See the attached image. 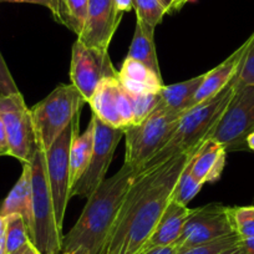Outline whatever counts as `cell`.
Listing matches in <instances>:
<instances>
[{
  "label": "cell",
  "instance_id": "7402d4cb",
  "mask_svg": "<svg viewBox=\"0 0 254 254\" xmlns=\"http://www.w3.org/2000/svg\"><path fill=\"white\" fill-rule=\"evenodd\" d=\"M94 150V124L90 121L89 126L82 135L74 138L70 150V183L71 188L80 180L89 166Z\"/></svg>",
  "mask_w": 254,
  "mask_h": 254
},
{
  "label": "cell",
  "instance_id": "5bb4252c",
  "mask_svg": "<svg viewBox=\"0 0 254 254\" xmlns=\"http://www.w3.org/2000/svg\"><path fill=\"white\" fill-rule=\"evenodd\" d=\"M122 15L114 0H89L87 18L77 40L90 48L109 51Z\"/></svg>",
  "mask_w": 254,
  "mask_h": 254
},
{
  "label": "cell",
  "instance_id": "f35d334b",
  "mask_svg": "<svg viewBox=\"0 0 254 254\" xmlns=\"http://www.w3.org/2000/svg\"><path fill=\"white\" fill-rule=\"evenodd\" d=\"M219 254H244V251L241 246V242H239L238 244H236V246L226 249V251H223L222 253H219Z\"/></svg>",
  "mask_w": 254,
  "mask_h": 254
},
{
  "label": "cell",
  "instance_id": "836d02e7",
  "mask_svg": "<svg viewBox=\"0 0 254 254\" xmlns=\"http://www.w3.org/2000/svg\"><path fill=\"white\" fill-rule=\"evenodd\" d=\"M178 249L175 244H170V246L157 247V248L150 249V251L145 252L143 254H177Z\"/></svg>",
  "mask_w": 254,
  "mask_h": 254
},
{
  "label": "cell",
  "instance_id": "e0dca14e",
  "mask_svg": "<svg viewBox=\"0 0 254 254\" xmlns=\"http://www.w3.org/2000/svg\"><path fill=\"white\" fill-rule=\"evenodd\" d=\"M226 155L223 146L207 138L190 158V170L194 177L203 186L218 181L226 166Z\"/></svg>",
  "mask_w": 254,
  "mask_h": 254
},
{
  "label": "cell",
  "instance_id": "ab89813d",
  "mask_svg": "<svg viewBox=\"0 0 254 254\" xmlns=\"http://www.w3.org/2000/svg\"><path fill=\"white\" fill-rule=\"evenodd\" d=\"M24 254H40L38 252V249L34 247V244L31 242H29L25 246V249H24Z\"/></svg>",
  "mask_w": 254,
  "mask_h": 254
},
{
  "label": "cell",
  "instance_id": "f6af8a7d",
  "mask_svg": "<svg viewBox=\"0 0 254 254\" xmlns=\"http://www.w3.org/2000/svg\"><path fill=\"white\" fill-rule=\"evenodd\" d=\"M63 254H69V253H63Z\"/></svg>",
  "mask_w": 254,
  "mask_h": 254
},
{
  "label": "cell",
  "instance_id": "8992f818",
  "mask_svg": "<svg viewBox=\"0 0 254 254\" xmlns=\"http://www.w3.org/2000/svg\"><path fill=\"white\" fill-rule=\"evenodd\" d=\"M84 104L86 101L72 84H59L38 102L30 110L38 147L48 150L80 114Z\"/></svg>",
  "mask_w": 254,
  "mask_h": 254
},
{
  "label": "cell",
  "instance_id": "44dd1931",
  "mask_svg": "<svg viewBox=\"0 0 254 254\" xmlns=\"http://www.w3.org/2000/svg\"><path fill=\"white\" fill-rule=\"evenodd\" d=\"M204 79V74L192 77L186 81L177 82L172 85H163L160 91V97L162 104L168 109L177 112H185L192 107V101L197 90L201 86Z\"/></svg>",
  "mask_w": 254,
  "mask_h": 254
},
{
  "label": "cell",
  "instance_id": "3957f363",
  "mask_svg": "<svg viewBox=\"0 0 254 254\" xmlns=\"http://www.w3.org/2000/svg\"><path fill=\"white\" fill-rule=\"evenodd\" d=\"M234 91L236 86H234V80H232L221 92L183 112L172 137L142 166L140 171L166 162L177 153L199 148V146L207 140L209 132L219 121Z\"/></svg>",
  "mask_w": 254,
  "mask_h": 254
},
{
  "label": "cell",
  "instance_id": "484cf974",
  "mask_svg": "<svg viewBox=\"0 0 254 254\" xmlns=\"http://www.w3.org/2000/svg\"><path fill=\"white\" fill-rule=\"evenodd\" d=\"M136 18L146 25L156 29L161 24L167 10L161 5L158 0H133Z\"/></svg>",
  "mask_w": 254,
  "mask_h": 254
},
{
  "label": "cell",
  "instance_id": "52a82bcc",
  "mask_svg": "<svg viewBox=\"0 0 254 254\" xmlns=\"http://www.w3.org/2000/svg\"><path fill=\"white\" fill-rule=\"evenodd\" d=\"M254 131V85L238 87L208 137L227 152L247 150V140Z\"/></svg>",
  "mask_w": 254,
  "mask_h": 254
},
{
  "label": "cell",
  "instance_id": "74e56055",
  "mask_svg": "<svg viewBox=\"0 0 254 254\" xmlns=\"http://www.w3.org/2000/svg\"><path fill=\"white\" fill-rule=\"evenodd\" d=\"M158 1L167 10V14L177 11V0H158Z\"/></svg>",
  "mask_w": 254,
  "mask_h": 254
},
{
  "label": "cell",
  "instance_id": "b9f144b4",
  "mask_svg": "<svg viewBox=\"0 0 254 254\" xmlns=\"http://www.w3.org/2000/svg\"><path fill=\"white\" fill-rule=\"evenodd\" d=\"M186 3H188V0H177V10H180Z\"/></svg>",
  "mask_w": 254,
  "mask_h": 254
},
{
  "label": "cell",
  "instance_id": "9a60e30c",
  "mask_svg": "<svg viewBox=\"0 0 254 254\" xmlns=\"http://www.w3.org/2000/svg\"><path fill=\"white\" fill-rule=\"evenodd\" d=\"M249 41H251V39L248 38L223 63H221L218 66H216L211 71L204 74L203 81H202L199 89L197 90L196 95L193 97V101H192V107L194 105L199 104V102H203L204 100L209 99V97L214 96L218 92H221L233 80V77L236 76L237 71L239 69L242 59H243L244 54H246L247 49H248Z\"/></svg>",
  "mask_w": 254,
  "mask_h": 254
},
{
  "label": "cell",
  "instance_id": "f1b7e54d",
  "mask_svg": "<svg viewBox=\"0 0 254 254\" xmlns=\"http://www.w3.org/2000/svg\"><path fill=\"white\" fill-rule=\"evenodd\" d=\"M249 46L244 54L239 69L234 76V86L236 89L243 86L254 85V31L249 36Z\"/></svg>",
  "mask_w": 254,
  "mask_h": 254
},
{
  "label": "cell",
  "instance_id": "ffe728a7",
  "mask_svg": "<svg viewBox=\"0 0 254 254\" xmlns=\"http://www.w3.org/2000/svg\"><path fill=\"white\" fill-rule=\"evenodd\" d=\"M127 58L140 61L143 65L150 67L152 71H155L158 76H161L160 64H158L155 46V29L143 24L138 19H136L135 33H133Z\"/></svg>",
  "mask_w": 254,
  "mask_h": 254
},
{
  "label": "cell",
  "instance_id": "30bf717a",
  "mask_svg": "<svg viewBox=\"0 0 254 254\" xmlns=\"http://www.w3.org/2000/svg\"><path fill=\"white\" fill-rule=\"evenodd\" d=\"M0 117L5 126L11 157L29 162L38 150L31 111L21 94L0 96Z\"/></svg>",
  "mask_w": 254,
  "mask_h": 254
},
{
  "label": "cell",
  "instance_id": "2e32d148",
  "mask_svg": "<svg viewBox=\"0 0 254 254\" xmlns=\"http://www.w3.org/2000/svg\"><path fill=\"white\" fill-rule=\"evenodd\" d=\"M190 212H192L190 208L171 199L170 203L163 211L160 221L157 222V226L155 227L152 234L148 238L147 243L145 244L143 253L150 249L157 248V247L175 244V242L180 238L181 233H182L183 227H185Z\"/></svg>",
  "mask_w": 254,
  "mask_h": 254
},
{
  "label": "cell",
  "instance_id": "d4e9b609",
  "mask_svg": "<svg viewBox=\"0 0 254 254\" xmlns=\"http://www.w3.org/2000/svg\"><path fill=\"white\" fill-rule=\"evenodd\" d=\"M4 223H5L6 252H8V254L24 248L30 242L28 227H26L25 221L20 214L14 213L5 216L4 217Z\"/></svg>",
  "mask_w": 254,
  "mask_h": 254
},
{
  "label": "cell",
  "instance_id": "4316f807",
  "mask_svg": "<svg viewBox=\"0 0 254 254\" xmlns=\"http://www.w3.org/2000/svg\"><path fill=\"white\" fill-rule=\"evenodd\" d=\"M234 232L241 239L254 237V206L229 207Z\"/></svg>",
  "mask_w": 254,
  "mask_h": 254
},
{
  "label": "cell",
  "instance_id": "1f68e13d",
  "mask_svg": "<svg viewBox=\"0 0 254 254\" xmlns=\"http://www.w3.org/2000/svg\"><path fill=\"white\" fill-rule=\"evenodd\" d=\"M1 156H10V150H9L5 126H4L3 120L0 117V157Z\"/></svg>",
  "mask_w": 254,
  "mask_h": 254
},
{
  "label": "cell",
  "instance_id": "d590c367",
  "mask_svg": "<svg viewBox=\"0 0 254 254\" xmlns=\"http://www.w3.org/2000/svg\"><path fill=\"white\" fill-rule=\"evenodd\" d=\"M117 10L121 13H126L133 9V0H114Z\"/></svg>",
  "mask_w": 254,
  "mask_h": 254
},
{
  "label": "cell",
  "instance_id": "7a4b0ae2",
  "mask_svg": "<svg viewBox=\"0 0 254 254\" xmlns=\"http://www.w3.org/2000/svg\"><path fill=\"white\" fill-rule=\"evenodd\" d=\"M136 175L137 171L124 163L117 173L102 181L87 198L76 223L63 238V253L99 254Z\"/></svg>",
  "mask_w": 254,
  "mask_h": 254
},
{
  "label": "cell",
  "instance_id": "ba28073f",
  "mask_svg": "<svg viewBox=\"0 0 254 254\" xmlns=\"http://www.w3.org/2000/svg\"><path fill=\"white\" fill-rule=\"evenodd\" d=\"M79 135V115L71 121L55 142L45 151V167L53 196L54 209L59 228L63 231L64 217L69 203L70 183V150L72 141Z\"/></svg>",
  "mask_w": 254,
  "mask_h": 254
},
{
  "label": "cell",
  "instance_id": "f546056e",
  "mask_svg": "<svg viewBox=\"0 0 254 254\" xmlns=\"http://www.w3.org/2000/svg\"><path fill=\"white\" fill-rule=\"evenodd\" d=\"M241 242V238L237 233H232L229 236L222 237V238L216 239L209 243L199 244L196 247L183 249V251L177 252V254H219L226 249L236 246Z\"/></svg>",
  "mask_w": 254,
  "mask_h": 254
},
{
  "label": "cell",
  "instance_id": "e575fe53",
  "mask_svg": "<svg viewBox=\"0 0 254 254\" xmlns=\"http://www.w3.org/2000/svg\"><path fill=\"white\" fill-rule=\"evenodd\" d=\"M0 254H8V252H6L5 223H4V217L1 216H0Z\"/></svg>",
  "mask_w": 254,
  "mask_h": 254
},
{
  "label": "cell",
  "instance_id": "4fadbf2b",
  "mask_svg": "<svg viewBox=\"0 0 254 254\" xmlns=\"http://www.w3.org/2000/svg\"><path fill=\"white\" fill-rule=\"evenodd\" d=\"M87 104L91 107L92 114L111 127L125 130L133 125L130 99L119 76L102 80Z\"/></svg>",
  "mask_w": 254,
  "mask_h": 254
},
{
  "label": "cell",
  "instance_id": "d6986e66",
  "mask_svg": "<svg viewBox=\"0 0 254 254\" xmlns=\"http://www.w3.org/2000/svg\"><path fill=\"white\" fill-rule=\"evenodd\" d=\"M20 214L25 221L26 227L31 223V178L29 162L23 165V172L18 182L14 185L6 198L0 206V216L5 217L9 214Z\"/></svg>",
  "mask_w": 254,
  "mask_h": 254
},
{
  "label": "cell",
  "instance_id": "83f0119b",
  "mask_svg": "<svg viewBox=\"0 0 254 254\" xmlns=\"http://www.w3.org/2000/svg\"><path fill=\"white\" fill-rule=\"evenodd\" d=\"M127 92V91H126ZM127 96L130 99L131 107H132L133 114V125H137L142 122L150 114H152L153 110L158 106L161 102L160 92L157 94H141L132 95L127 92Z\"/></svg>",
  "mask_w": 254,
  "mask_h": 254
},
{
  "label": "cell",
  "instance_id": "ee69618b",
  "mask_svg": "<svg viewBox=\"0 0 254 254\" xmlns=\"http://www.w3.org/2000/svg\"><path fill=\"white\" fill-rule=\"evenodd\" d=\"M69 254H87L85 252H75V253H69Z\"/></svg>",
  "mask_w": 254,
  "mask_h": 254
},
{
  "label": "cell",
  "instance_id": "6da1fadb",
  "mask_svg": "<svg viewBox=\"0 0 254 254\" xmlns=\"http://www.w3.org/2000/svg\"><path fill=\"white\" fill-rule=\"evenodd\" d=\"M197 150L177 153L166 162L138 171L99 254L143 253L178 177Z\"/></svg>",
  "mask_w": 254,
  "mask_h": 254
},
{
  "label": "cell",
  "instance_id": "8fae6325",
  "mask_svg": "<svg viewBox=\"0 0 254 254\" xmlns=\"http://www.w3.org/2000/svg\"><path fill=\"white\" fill-rule=\"evenodd\" d=\"M232 233L236 232L229 214V207L221 203H211L192 209L175 246L180 252L209 243Z\"/></svg>",
  "mask_w": 254,
  "mask_h": 254
},
{
  "label": "cell",
  "instance_id": "5b68a950",
  "mask_svg": "<svg viewBox=\"0 0 254 254\" xmlns=\"http://www.w3.org/2000/svg\"><path fill=\"white\" fill-rule=\"evenodd\" d=\"M182 112L168 109L162 101L142 122L124 130L125 165L138 171L168 142L177 128Z\"/></svg>",
  "mask_w": 254,
  "mask_h": 254
},
{
  "label": "cell",
  "instance_id": "9c48e42d",
  "mask_svg": "<svg viewBox=\"0 0 254 254\" xmlns=\"http://www.w3.org/2000/svg\"><path fill=\"white\" fill-rule=\"evenodd\" d=\"M91 121L94 124V150L91 160L84 175L72 186L70 197L89 198L94 193V190L106 178V172L111 165L115 151L124 136V130L105 124L96 115L92 114Z\"/></svg>",
  "mask_w": 254,
  "mask_h": 254
},
{
  "label": "cell",
  "instance_id": "8d00e7d4",
  "mask_svg": "<svg viewBox=\"0 0 254 254\" xmlns=\"http://www.w3.org/2000/svg\"><path fill=\"white\" fill-rule=\"evenodd\" d=\"M241 246L243 248L244 254H254V237L241 239Z\"/></svg>",
  "mask_w": 254,
  "mask_h": 254
},
{
  "label": "cell",
  "instance_id": "cb8c5ba5",
  "mask_svg": "<svg viewBox=\"0 0 254 254\" xmlns=\"http://www.w3.org/2000/svg\"><path fill=\"white\" fill-rule=\"evenodd\" d=\"M202 187H203V185L192 173L190 160L188 165L186 166L185 170L182 171V173L178 177L177 182H176L171 199L187 207L188 203L199 193Z\"/></svg>",
  "mask_w": 254,
  "mask_h": 254
},
{
  "label": "cell",
  "instance_id": "60d3db41",
  "mask_svg": "<svg viewBox=\"0 0 254 254\" xmlns=\"http://www.w3.org/2000/svg\"><path fill=\"white\" fill-rule=\"evenodd\" d=\"M247 146H248V150L254 151V131L249 135L248 140H247Z\"/></svg>",
  "mask_w": 254,
  "mask_h": 254
},
{
  "label": "cell",
  "instance_id": "ac0fdd59",
  "mask_svg": "<svg viewBox=\"0 0 254 254\" xmlns=\"http://www.w3.org/2000/svg\"><path fill=\"white\" fill-rule=\"evenodd\" d=\"M119 80L124 89L132 95L157 94L163 86L162 77L142 63L127 56L119 71Z\"/></svg>",
  "mask_w": 254,
  "mask_h": 254
},
{
  "label": "cell",
  "instance_id": "603a6c76",
  "mask_svg": "<svg viewBox=\"0 0 254 254\" xmlns=\"http://www.w3.org/2000/svg\"><path fill=\"white\" fill-rule=\"evenodd\" d=\"M89 0H53L51 14L58 23L79 36L87 18Z\"/></svg>",
  "mask_w": 254,
  "mask_h": 254
},
{
  "label": "cell",
  "instance_id": "7c38bea8",
  "mask_svg": "<svg viewBox=\"0 0 254 254\" xmlns=\"http://www.w3.org/2000/svg\"><path fill=\"white\" fill-rule=\"evenodd\" d=\"M117 76L119 71L112 65L109 51L90 48L76 39L72 45L70 77L85 101H89L102 80Z\"/></svg>",
  "mask_w": 254,
  "mask_h": 254
},
{
  "label": "cell",
  "instance_id": "277c9868",
  "mask_svg": "<svg viewBox=\"0 0 254 254\" xmlns=\"http://www.w3.org/2000/svg\"><path fill=\"white\" fill-rule=\"evenodd\" d=\"M31 178V223L29 238L40 254L63 251V231L59 228L45 167V151L38 150L29 161Z\"/></svg>",
  "mask_w": 254,
  "mask_h": 254
},
{
  "label": "cell",
  "instance_id": "4dcf8cb0",
  "mask_svg": "<svg viewBox=\"0 0 254 254\" xmlns=\"http://www.w3.org/2000/svg\"><path fill=\"white\" fill-rule=\"evenodd\" d=\"M15 94H20V91L9 71L3 55L0 54V96H9V95Z\"/></svg>",
  "mask_w": 254,
  "mask_h": 254
},
{
  "label": "cell",
  "instance_id": "d6a6232c",
  "mask_svg": "<svg viewBox=\"0 0 254 254\" xmlns=\"http://www.w3.org/2000/svg\"><path fill=\"white\" fill-rule=\"evenodd\" d=\"M0 3H28L45 6L49 10L53 9V0H0Z\"/></svg>",
  "mask_w": 254,
  "mask_h": 254
},
{
  "label": "cell",
  "instance_id": "7bdbcfd3",
  "mask_svg": "<svg viewBox=\"0 0 254 254\" xmlns=\"http://www.w3.org/2000/svg\"><path fill=\"white\" fill-rule=\"evenodd\" d=\"M24 249H25V247H24V248H21V249H19V251L14 252V253H10V254H24Z\"/></svg>",
  "mask_w": 254,
  "mask_h": 254
}]
</instances>
